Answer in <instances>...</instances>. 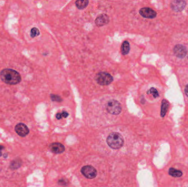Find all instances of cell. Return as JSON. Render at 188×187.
Instances as JSON below:
<instances>
[{
  "mask_svg": "<svg viewBox=\"0 0 188 187\" xmlns=\"http://www.w3.org/2000/svg\"><path fill=\"white\" fill-rule=\"evenodd\" d=\"M15 131L17 135L22 137L27 136L29 133V129L23 123H19L15 126Z\"/></svg>",
  "mask_w": 188,
  "mask_h": 187,
  "instance_id": "9c48e42d",
  "label": "cell"
},
{
  "mask_svg": "<svg viewBox=\"0 0 188 187\" xmlns=\"http://www.w3.org/2000/svg\"><path fill=\"white\" fill-rule=\"evenodd\" d=\"M186 4V2L183 1H176L171 3V8L174 11L179 12L182 11Z\"/></svg>",
  "mask_w": 188,
  "mask_h": 187,
  "instance_id": "7c38bea8",
  "label": "cell"
},
{
  "mask_svg": "<svg viewBox=\"0 0 188 187\" xmlns=\"http://www.w3.org/2000/svg\"><path fill=\"white\" fill-rule=\"evenodd\" d=\"M121 51L123 55H127L130 51V44L128 41H125L123 42Z\"/></svg>",
  "mask_w": 188,
  "mask_h": 187,
  "instance_id": "5bb4252c",
  "label": "cell"
},
{
  "mask_svg": "<svg viewBox=\"0 0 188 187\" xmlns=\"http://www.w3.org/2000/svg\"><path fill=\"white\" fill-rule=\"evenodd\" d=\"M110 21V18L108 15L106 14L99 15L95 19V24L98 27H101L107 24Z\"/></svg>",
  "mask_w": 188,
  "mask_h": 187,
  "instance_id": "30bf717a",
  "label": "cell"
},
{
  "mask_svg": "<svg viewBox=\"0 0 188 187\" xmlns=\"http://www.w3.org/2000/svg\"><path fill=\"white\" fill-rule=\"evenodd\" d=\"M81 172L86 178L89 179H93L95 178L97 174L96 169L90 165L83 167L81 169Z\"/></svg>",
  "mask_w": 188,
  "mask_h": 187,
  "instance_id": "52a82bcc",
  "label": "cell"
},
{
  "mask_svg": "<svg viewBox=\"0 0 188 187\" xmlns=\"http://www.w3.org/2000/svg\"><path fill=\"white\" fill-rule=\"evenodd\" d=\"M4 149V146H0V153L1 152H2L1 151H2L3 149Z\"/></svg>",
  "mask_w": 188,
  "mask_h": 187,
  "instance_id": "603a6c76",
  "label": "cell"
},
{
  "mask_svg": "<svg viewBox=\"0 0 188 187\" xmlns=\"http://www.w3.org/2000/svg\"><path fill=\"white\" fill-rule=\"evenodd\" d=\"M59 184L61 186H67V182L65 180H63V179H61V180H59Z\"/></svg>",
  "mask_w": 188,
  "mask_h": 187,
  "instance_id": "7402d4cb",
  "label": "cell"
},
{
  "mask_svg": "<svg viewBox=\"0 0 188 187\" xmlns=\"http://www.w3.org/2000/svg\"><path fill=\"white\" fill-rule=\"evenodd\" d=\"M22 165V160L19 158H16L12 161L10 167L12 170H17L21 167Z\"/></svg>",
  "mask_w": 188,
  "mask_h": 187,
  "instance_id": "4fadbf2b",
  "label": "cell"
},
{
  "mask_svg": "<svg viewBox=\"0 0 188 187\" xmlns=\"http://www.w3.org/2000/svg\"><path fill=\"white\" fill-rule=\"evenodd\" d=\"M170 53L172 59L178 63L188 61V44L186 40H176L171 45Z\"/></svg>",
  "mask_w": 188,
  "mask_h": 187,
  "instance_id": "6da1fadb",
  "label": "cell"
},
{
  "mask_svg": "<svg viewBox=\"0 0 188 187\" xmlns=\"http://www.w3.org/2000/svg\"><path fill=\"white\" fill-rule=\"evenodd\" d=\"M89 1L88 0H84V1H81V0H78L75 2V5L76 7L79 9H83L88 6Z\"/></svg>",
  "mask_w": 188,
  "mask_h": 187,
  "instance_id": "2e32d148",
  "label": "cell"
},
{
  "mask_svg": "<svg viewBox=\"0 0 188 187\" xmlns=\"http://www.w3.org/2000/svg\"><path fill=\"white\" fill-rule=\"evenodd\" d=\"M148 95H152L154 98H157L159 97V93L158 90L154 87H151L147 92Z\"/></svg>",
  "mask_w": 188,
  "mask_h": 187,
  "instance_id": "ac0fdd59",
  "label": "cell"
},
{
  "mask_svg": "<svg viewBox=\"0 0 188 187\" xmlns=\"http://www.w3.org/2000/svg\"><path fill=\"white\" fill-rule=\"evenodd\" d=\"M96 81L98 84L101 86H107L113 81V78L110 73L107 72H100L96 75Z\"/></svg>",
  "mask_w": 188,
  "mask_h": 187,
  "instance_id": "5b68a950",
  "label": "cell"
},
{
  "mask_svg": "<svg viewBox=\"0 0 188 187\" xmlns=\"http://www.w3.org/2000/svg\"><path fill=\"white\" fill-rule=\"evenodd\" d=\"M68 115H69V114L67 111H63L62 113H59L56 114V117L58 120H61L63 117L66 118L68 116Z\"/></svg>",
  "mask_w": 188,
  "mask_h": 187,
  "instance_id": "ffe728a7",
  "label": "cell"
},
{
  "mask_svg": "<svg viewBox=\"0 0 188 187\" xmlns=\"http://www.w3.org/2000/svg\"><path fill=\"white\" fill-rule=\"evenodd\" d=\"M50 97L52 101L54 102H62V98L58 95H51Z\"/></svg>",
  "mask_w": 188,
  "mask_h": 187,
  "instance_id": "44dd1931",
  "label": "cell"
},
{
  "mask_svg": "<svg viewBox=\"0 0 188 187\" xmlns=\"http://www.w3.org/2000/svg\"><path fill=\"white\" fill-rule=\"evenodd\" d=\"M4 158H7V154H4Z\"/></svg>",
  "mask_w": 188,
  "mask_h": 187,
  "instance_id": "cb8c5ba5",
  "label": "cell"
},
{
  "mask_svg": "<svg viewBox=\"0 0 188 187\" xmlns=\"http://www.w3.org/2000/svg\"><path fill=\"white\" fill-rule=\"evenodd\" d=\"M50 149L55 154H61L65 150V147L60 143H53L50 145Z\"/></svg>",
  "mask_w": 188,
  "mask_h": 187,
  "instance_id": "8fae6325",
  "label": "cell"
},
{
  "mask_svg": "<svg viewBox=\"0 0 188 187\" xmlns=\"http://www.w3.org/2000/svg\"><path fill=\"white\" fill-rule=\"evenodd\" d=\"M169 107V103L166 100H163L162 102V106H161V117H165L166 115L167 111L168 110V108Z\"/></svg>",
  "mask_w": 188,
  "mask_h": 187,
  "instance_id": "9a60e30c",
  "label": "cell"
},
{
  "mask_svg": "<svg viewBox=\"0 0 188 187\" xmlns=\"http://www.w3.org/2000/svg\"><path fill=\"white\" fill-rule=\"evenodd\" d=\"M40 35V31L37 28H33L30 31V36L32 38H34Z\"/></svg>",
  "mask_w": 188,
  "mask_h": 187,
  "instance_id": "d6986e66",
  "label": "cell"
},
{
  "mask_svg": "<svg viewBox=\"0 0 188 187\" xmlns=\"http://www.w3.org/2000/svg\"><path fill=\"white\" fill-rule=\"evenodd\" d=\"M140 15L145 18L154 19L156 17L157 13L150 8L144 7L141 8L139 11Z\"/></svg>",
  "mask_w": 188,
  "mask_h": 187,
  "instance_id": "ba28073f",
  "label": "cell"
},
{
  "mask_svg": "<svg viewBox=\"0 0 188 187\" xmlns=\"http://www.w3.org/2000/svg\"><path fill=\"white\" fill-rule=\"evenodd\" d=\"M107 144L112 149H119L124 144V139L122 135L117 132H112L107 137Z\"/></svg>",
  "mask_w": 188,
  "mask_h": 187,
  "instance_id": "3957f363",
  "label": "cell"
},
{
  "mask_svg": "<svg viewBox=\"0 0 188 187\" xmlns=\"http://www.w3.org/2000/svg\"><path fill=\"white\" fill-rule=\"evenodd\" d=\"M2 152H1V153H0V157L2 156Z\"/></svg>",
  "mask_w": 188,
  "mask_h": 187,
  "instance_id": "d4e9b609",
  "label": "cell"
},
{
  "mask_svg": "<svg viewBox=\"0 0 188 187\" xmlns=\"http://www.w3.org/2000/svg\"><path fill=\"white\" fill-rule=\"evenodd\" d=\"M179 81L181 88L185 95V99L188 102V69L181 70L178 73Z\"/></svg>",
  "mask_w": 188,
  "mask_h": 187,
  "instance_id": "277c9868",
  "label": "cell"
},
{
  "mask_svg": "<svg viewBox=\"0 0 188 187\" xmlns=\"http://www.w3.org/2000/svg\"><path fill=\"white\" fill-rule=\"evenodd\" d=\"M168 172L170 175L173 177H181L183 175V173L181 171L178 170L177 169H174V168H170Z\"/></svg>",
  "mask_w": 188,
  "mask_h": 187,
  "instance_id": "e0dca14e",
  "label": "cell"
},
{
  "mask_svg": "<svg viewBox=\"0 0 188 187\" xmlns=\"http://www.w3.org/2000/svg\"><path fill=\"white\" fill-rule=\"evenodd\" d=\"M106 109L110 114L118 115L122 111V106L118 101L112 99L106 104Z\"/></svg>",
  "mask_w": 188,
  "mask_h": 187,
  "instance_id": "8992f818",
  "label": "cell"
},
{
  "mask_svg": "<svg viewBox=\"0 0 188 187\" xmlns=\"http://www.w3.org/2000/svg\"><path fill=\"white\" fill-rule=\"evenodd\" d=\"M0 79L6 84L15 85L22 81L20 74L12 69H4L0 72Z\"/></svg>",
  "mask_w": 188,
  "mask_h": 187,
  "instance_id": "7a4b0ae2",
  "label": "cell"
}]
</instances>
